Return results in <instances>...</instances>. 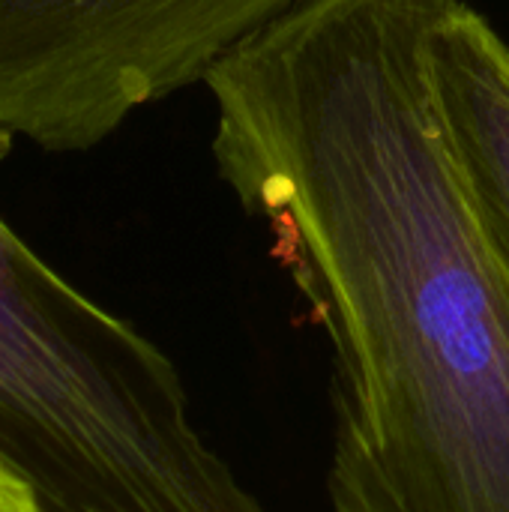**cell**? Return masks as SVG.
<instances>
[{
    "mask_svg": "<svg viewBox=\"0 0 509 512\" xmlns=\"http://www.w3.org/2000/svg\"><path fill=\"white\" fill-rule=\"evenodd\" d=\"M462 3L303 0L204 81L219 177L333 345V512H509V273L429 78Z\"/></svg>",
    "mask_w": 509,
    "mask_h": 512,
    "instance_id": "1",
    "label": "cell"
},
{
    "mask_svg": "<svg viewBox=\"0 0 509 512\" xmlns=\"http://www.w3.org/2000/svg\"><path fill=\"white\" fill-rule=\"evenodd\" d=\"M303 0H0V129L84 153Z\"/></svg>",
    "mask_w": 509,
    "mask_h": 512,
    "instance_id": "2",
    "label": "cell"
},
{
    "mask_svg": "<svg viewBox=\"0 0 509 512\" xmlns=\"http://www.w3.org/2000/svg\"><path fill=\"white\" fill-rule=\"evenodd\" d=\"M429 78L474 210L509 273V42L471 0L435 27Z\"/></svg>",
    "mask_w": 509,
    "mask_h": 512,
    "instance_id": "3",
    "label": "cell"
},
{
    "mask_svg": "<svg viewBox=\"0 0 509 512\" xmlns=\"http://www.w3.org/2000/svg\"><path fill=\"white\" fill-rule=\"evenodd\" d=\"M0 512H42L30 483L0 462Z\"/></svg>",
    "mask_w": 509,
    "mask_h": 512,
    "instance_id": "4",
    "label": "cell"
}]
</instances>
